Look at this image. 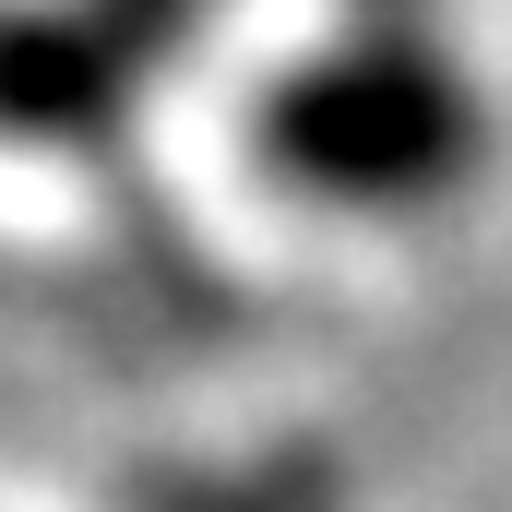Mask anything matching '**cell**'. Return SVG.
Returning <instances> with one entry per match:
<instances>
[{
    "instance_id": "obj_2",
    "label": "cell",
    "mask_w": 512,
    "mask_h": 512,
    "mask_svg": "<svg viewBox=\"0 0 512 512\" xmlns=\"http://www.w3.org/2000/svg\"><path fill=\"white\" fill-rule=\"evenodd\" d=\"M143 48L167 60V36L120 24V12H24V24H0V131H24V143H108L131 120Z\"/></svg>"
},
{
    "instance_id": "obj_1",
    "label": "cell",
    "mask_w": 512,
    "mask_h": 512,
    "mask_svg": "<svg viewBox=\"0 0 512 512\" xmlns=\"http://www.w3.org/2000/svg\"><path fill=\"white\" fill-rule=\"evenodd\" d=\"M251 143L286 191H310L334 215H429L477 179L489 96L429 36H346L262 96Z\"/></svg>"
}]
</instances>
